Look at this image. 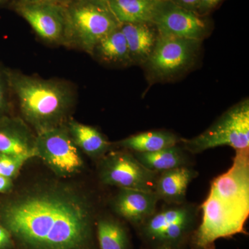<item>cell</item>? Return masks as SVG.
I'll use <instances>...</instances> for the list:
<instances>
[{
    "label": "cell",
    "mask_w": 249,
    "mask_h": 249,
    "mask_svg": "<svg viewBox=\"0 0 249 249\" xmlns=\"http://www.w3.org/2000/svg\"><path fill=\"white\" fill-rule=\"evenodd\" d=\"M52 1V0H22V3H37L42 2V1Z\"/></svg>",
    "instance_id": "28"
},
{
    "label": "cell",
    "mask_w": 249,
    "mask_h": 249,
    "mask_svg": "<svg viewBox=\"0 0 249 249\" xmlns=\"http://www.w3.org/2000/svg\"><path fill=\"white\" fill-rule=\"evenodd\" d=\"M91 56L113 66L132 65L125 37L120 27L113 31L96 45Z\"/></svg>",
    "instance_id": "18"
},
{
    "label": "cell",
    "mask_w": 249,
    "mask_h": 249,
    "mask_svg": "<svg viewBox=\"0 0 249 249\" xmlns=\"http://www.w3.org/2000/svg\"><path fill=\"white\" fill-rule=\"evenodd\" d=\"M191 249H214L216 241L245 232L249 215V150H235L232 166L212 181Z\"/></svg>",
    "instance_id": "2"
},
{
    "label": "cell",
    "mask_w": 249,
    "mask_h": 249,
    "mask_svg": "<svg viewBox=\"0 0 249 249\" xmlns=\"http://www.w3.org/2000/svg\"><path fill=\"white\" fill-rule=\"evenodd\" d=\"M16 247L12 235L9 231L0 224V249H14Z\"/></svg>",
    "instance_id": "24"
},
{
    "label": "cell",
    "mask_w": 249,
    "mask_h": 249,
    "mask_svg": "<svg viewBox=\"0 0 249 249\" xmlns=\"http://www.w3.org/2000/svg\"><path fill=\"white\" fill-rule=\"evenodd\" d=\"M94 206L78 188L36 183L0 201V224L21 249H96Z\"/></svg>",
    "instance_id": "1"
},
{
    "label": "cell",
    "mask_w": 249,
    "mask_h": 249,
    "mask_svg": "<svg viewBox=\"0 0 249 249\" xmlns=\"http://www.w3.org/2000/svg\"><path fill=\"white\" fill-rule=\"evenodd\" d=\"M100 249H129L128 233L121 223L112 218H101L96 224Z\"/></svg>",
    "instance_id": "21"
},
{
    "label": "cell",
    "mask_w": 249,
    "mask_h": 249,
    "mask_svg": "<svg viewBox=\"0 0 249 249\" xmlns=\"http://www.w3.org/2000/svg\"><path fill=\"white\" fill-rule=\"evenodd\" d=\"M184 150L193 154L220 146L249 149V101L245 99L224 113L212 125L194 138L181 139Z\"/></svg>",
    "instance_id": "5"
},
{
    "label": "cell",
    "mask_w": 249,
    "mask_h": 249,
    "mask_svg": "<svg viewBox=\"0 0 249 249\" xmlns=\"http://www.w3.org/2000/svg\"><path fill=\"white\" fill-rule=\"evenodd\" d=\"M220 0H200L199 11L211 9L217 5Z\"/></svg>",
    "instance_id": "27"
},
{
    "label": "cell",
    "mask_w": 249,
    "mask_h": 249,
    "mask_svg": "<svg viewBox=\"0 0 249 249\" xmlns=\"http://www.w3.org/2000/svg\"><path fill=\"white\" fill-rule=\"evenodd\" d=\"M52 1H55V2L58 3V4L60 3V4H64V3H66L67 4H68L74 1V0H52Z\"/></svg>",
    "instance_id": "29"
},
{
    "label": "cell",
    "mask_w": 249,
    "mask_h": 249,
    "mask_svg": "<svg viewBox=\"0 0 249 249\" xmlns=\"http://www.w3.org/2000/svg\"><path fill=\"white\" fill-rule=\"evenodd\" d=\"M181 139L168 131L155 130L134 134L117 142L116 145L134 153L153 152L174 146Z\"/></svg>",
    "instance_id": "19"
},
{
    "label": "cell",
    "mask_w": 249,
    "mask_h": 249,
    "mask_svg": "<svg viewBox=\"0 0 249 249\" xmlns=\"http://www.w3.org/2000/svg\"><path fill=\"white\" fill-rule=\"evenodd\" d=\"M155 249H171L168 248V247H157V248H155Z\"/></svg>",
    "instance_id": "30"
},
{
    "label": "cell",
    "mask_w": 249,
    "mask_h": 249,
    "mask_svg": "<svg viewBox=\"0 0 249 249\" xmlns=\"http://www.w3.org/2000/svg\"><path fill=\"white\" fill-rule=\"evenodd\" d=\"M173 205L156 211L139 226L142 238L155 249H179L195 231L196 208L184 204Z\"/></svg>",
    "instance_id": "7"
},
{
    "label": "cell",
    "mask_w": 249,
    "mask_h": 249,
    "mask_svg": "<svg viewBox=\"0 0 249 249\" xmlns=\"http://www.w3.org/2000/svg\"><path fill=\"white\" fill-rule=\"evenodd\" d=\"M10 82L19 116L35 132L66 124L77 101L73 83L61 78H45L10 69Z\"/></svg>",
    "instance_id": "3"
},
{
    "label": "cell",
    "mask_w": 249,
    "mask_h": 249,
    "mask_svg": "<svg viewBox=\"0 0 249 249\" xmlns=\"http://www.w3.org/2000/svg\"><path fill=\"white\" fill-rule=\"evenodd\" d=\"M158 201L154 192L119 188L111 206L120 217L139 227L155 213Z\"/></svg>",
    "instance_id": "13"
},
{
    "label": "cell",
    "mask_w": 249,
    "mask_h": 249,
    "mask_svg": "<svg viewBox=\"0 0 249 249\" xmlns=\"http://www.w3.org/2000/svg\"><path fill=\"white\" fill-rule=\"evenodd\" d=\"M125 37L132 65H143L150 58L158 38L159 33L152 23L121 24Z\"/></svg>",
    "instance_id": "14"
},
{
    "label": "cell",
    "mask_w": 249,
    "mask_h": 249,
    "mask_svg": "<svg viewBox=\"0 0 249 249\" xmlns=\"http://www.w3.org/2000/svg\"><path fill=\"white\" fill-rule=\"evenodd\" d=\"M9 71V67L0 62V118L13 115L15 106Z\"/></svg>",
    "instance_id": "22"
},
{
    "label": "cell",
    "mask_w": 249,
    "mask_h": 249,
    "mask_svg": "<svg viewBox=\"0 0 249 249\" xmlns=\"http://www.w3.org/2000/svg\"><path fill=\"white\" fill-rule=\"evenodd\" d=\"M133 155L145 168L157 173L186 166L188 161L186 152L178 145L158 151Z\"/></svg>",
    "instance_id": "20"
},
{
    "label": "cell",
    "mask_w": 249,
    "mask_h": 249,
    "mask_svg": "<svg viewBox=\"0 0 249 249\" xmlns=\"http://www.w3.org/2000/svg\"><path fill=\"white\" fill-rule=\"evenodd\" d=\"M36 149L37 157L60 178H71L84 168L80 150L66 124L36 134Z\"/></svg>",
    "instance_id": "8"
},
{
    "label": "cell",
    "mask_w": 249,
    "mask_h": 249,
    "mask_svg": "<svg viewBox=\"0 0 249 249\" xmlns=\"http://www.w3.org/2000/svg\"><path fill=\"white\" fill-rule=\"evenodd\" d=\"M65 47L91 55L103 37L120 27L106 0H74L65 5Z\"/></svg>",
    "instance_id": "4"
},
{
    "label": "cell",
    "mask_w": 249,
    "mask_h": 249,
    "mask_svg": "<svg viewBox=\"0 0 249 249\" xmlns=\"http://www.w3.org/2000/svg\"><path fill=\"white\" fill-rule=\"evenodd\" d=\"M120 24L152 23L160 0H106ZM153 24V23H152Z\"/></svg>",
    "instance_id": "17"
},
{
    "label": "cell",
    "mask_w": 249,
    "mask_h": 249,
    "mask_svg": "<svg viewBox=\"0 0 249 249\" xmlns=\"http://www.w3.org/2000/svg\"><path fill=\"white\" fill-rule=\"evenodd\" d=\"M16 9L42 40L51 45L65 47L67 31L65 6L53 1L20 2Z\"/></svg>",
    "instance_id": "10"
},
{
    "label": "cell",
    "mask_w": 249,
    "mask_h": 249,
    "mask_svg": "<svg viewBox=\"0 0 249 249\" xmlns=\"http://www.w3.org/2000/svg\"><path fill=\"white\" fill-rule=\"evenodd\" d=\"M101 159L98 175L103 184L154 192L159 173L145 168L130 152H109Z\"/></svg>",
    "instance_id": "9"
},
{
    "label": "cell",
    "mask_w": 249,
    "mask_h": 249,
    "mask_svg": "<svg viewBox=\"0 0 249 249\" xmlns=\"http://www.w3.org/2000/svg\"><path fill=\"white\" fill-rule=\"evenodd\" d=\"M36 134L19 116L0 118V154L37 157Z\"/></svg>",
    "instance_id": "12"
},
{
    "label": "cell",
    "mask_w": 249,
    "mask_h": 249,
    "mask_svg": "<svg viewBox=\"0 0 249 249\" xmlns=\"http://www.w3.org/2000/svg\"><path fill=\"white\" fill-rule=\"evenodd\" d=\"M14 188V179L0 175V193H9Z\"/></svg>",
    "instance_id": "26"
},
{
    "label": "cell",
    "mask_w": 249,
    "mask_h": 249,
    "mask_svg": "<svg viewBox=\"0 0 249 249\" xmlns=\"http://www.w3.org/2000/svg\"><path fill=\"white\" fill-rule=\"evenodd\" d=\"M159 34L203 41L210 33L209 24L196 13L170 0H160L153 22Z\"/></svg>",
    "instance_id": "11"
},
{
    "label": "cell",
    "mask_w": 249,
    "mask_h": 249,
    "mask_svg": "<svg viewBox=\"0 0 249 249\" xmlns=\"http://www.w3.org/2000/svg\"><path fill=\"white\" fill-rule=\"evenodd\" d=\"M66 124L75 145L91 158H102L110 150L112 144L96 127L81 124L72 117Z\"/></svg>",
    "instance_id": "16"
},
{
    "label": "cell",
    "mask_w": 249,
    "mask_h": 249,
    "mask_svg": "<svg viewBox=\"0 0 249 249\" xmlns=\"http://www.w3.org/2000/svg\"><path fill=\"white\" fill-rule=\"evenodd\" d=\"M31 160L27 156L0 154V175L14 179L17 178L23 165Z\"/></svg>",
    "instance_id": "23"
},
{
    "label": "cell",
    "mask_w": 249,
    "mask_h": 249,
    "mask_svg": "<svg viewBox=\"0 0 249 249\" xmlns=\"http://www.w3.org/2000/svg\"><path fill=\"white\" fill-rule=\"evenodd\" d=\"M178 6L196 13L199 10L200 0H170Z\"/></svg>",
    "instance_id": "25"
},
{
    "label": "cell",
    "mask_w": 249,
    "mask_h": 249,
    "mask_svg": "<svg viewBox=\"0 0 249 249\" xmlns=\"http://www.w3.org/2000/svg\"><path fill=\"white\" fill-rule=\"evenodd\" d=\"M202 41L159 34L145 66L153 81H169L184 74L196 65Z\"/></svg>",
    "instance_id": "6"
},
{
    "label": "cell",
    "mask_w": 249,
    "mask_h": 249,
    "mask_svg": "<svg viewBox=\"0 0 249 249\" xmlns=\"http://www.w3.org/2000/svg\"><path fill=\"white\" fill-rule=\"evenodd\" d=\"M0 1H1V0H0Z\"/></svg>",
    "instance_id": "31"
},
{
    "label": "cell",
    "mask_w": 249,
    "mask_h": 249,
    "mask_svg": "<svg viewBox=\"0 0 249 249\" xmlns=\"http://www.w3.org/2000/svg\"><path fill=\"white\" fill-rule=\"evenodd\" d=\"M197 176L196 170L187 166L179 167L158 174L154 193L159 200L169 204H181L191 181Z\"/></svg>",
    "instance_id": "15"
}]
</instances>
